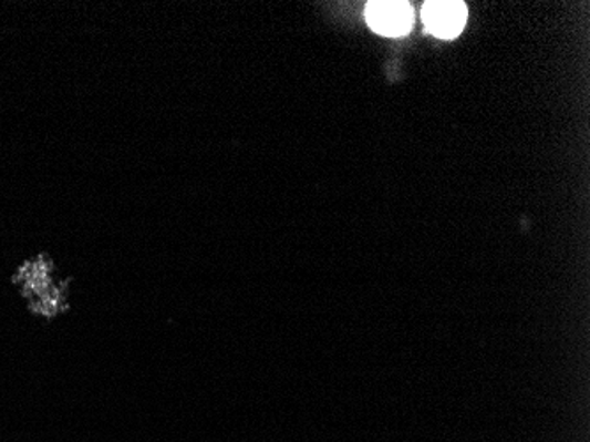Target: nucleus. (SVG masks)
<instances>
[{"label":"nucleus","mask_w":590,"mask_h":442,"mask_svg":"<svg viewBox=\"0 0 590 442\" xmlns=\"http://www.w3.org/2000/svg\"><path fill=\"white\" fill-rule=\"evenodd\" d=\"M423 22L433 35L442 40H453L467 22V8L464 2L453 0L426 2L423 8Z\"/></svg>","instance_id":"nucleus-1"},{"label":"nucleus","mask_w":590,"mask_h":442,"mask_svg":"<svg viewBox=\"0 0 590 442\" xmlns=\"http://www.w3.org/2000/svg\"><path fill=\"white\" fill-rule=\"evenodd\" d=\"M368 23L373 31L384 35L407 34L414 23V11L407 2H370L366 8Z\"/></svg>","instance_id":"nucleus-2"}]
</instances>
